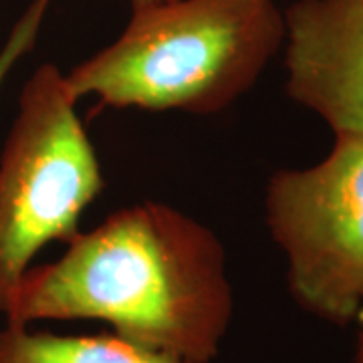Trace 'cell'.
<instances>
[{"label":"cell","instance_id":"6da1fadb","mask_svg":"<svg viewBox=\"0 0 363 363\" xmlns=\"http://www.w3.org/2000/svg\"><path fill=\"white\" fill-rule=\"evenodd\" d=\"M226 250L206 224L143 200L77 233L16 285L6 323L104 321L119 337L186 363H210L233 321Z\"/></svg>","mask_w":363,"mask_h":363},{"label":"cell","instance_id":"8992f818","mask_svg":"<svg viewBox=\"0 0 363 363\" xmlns=\"http://www.w3.org/2000/svg\"><path fill=\"white\" fill-rule=\"evenodd\" d=\"M0 363H186L145 350L116 333L57 335L6 323L0 329Z\"/></svg>","mask_w":363,"mask_h":363},{"label":"cell","instance_id":"ba28073f","mask_svg":"<svg viewBox=\"0 0 363 363\" xmlns=\"http://www.w3.org/2000/svg\"><path fill=\"white\" fill-rule=\"evenodd\" d=\"M355 321L359 325V337H357V363H363V307L355 315Z\"/></svg>","mask_w":363,"mask_h":363},{"label":"cell","instance_id":"52a82bcc","mask_svg":"<svg viewBox=\"0 0 363 363\" xmlns=\"http://www.w3.org/2000/svg\"><path fill=\"white\" fill-rule=\"evenodd\" d=\"M51 2L52 0H33L13 26L9 39L0 51V89L11 75V71L18 65V61L35 47Z\"/></svg>","mask_w":363,"mask_h":363},{"label":"cell","instance_id":"277c9868","mask_svg":"<svg viewBox=\"0 0 363 363\" xmlns=\"http://www.w3.org/2000/svg\"><path fill=\"white\" fill-rule=\"evenodd\" d=\"M267 226L286 257L298 305L337 325L363 307V138L335 135L315 166L279 169L264 192Z\"/></svg>","mask_w":363,"mask_h":363},{"label":"cell","instance_id":"3957f363","mask_svg":"<svg viewBox=\"0 0 363 363\" xmlns=\"http://www.w3.org/2000/svg\"><path fill=\"white\" fill-rule=\"evenodd\" d=\"M55 63L26 79L0 152V313L43 248L69 242L104 192L101 162Z\"/></svg>","mask_w":363,"mask_h":363},{"label":"cell","instance_id":"7a4b0ae2","mask_svg":"<svg viewBox=\"0 0 363 363\" xmlns=\"http://www.w3.org/2000/svg\"><path fill=\"white\" fill-rule=\"evenodd\" d=\"M283 45L277 0H168L133 9L119 37L65 79L79 101L212 116L247 95Z\"/></svg>","mask_w":363,"mask_h":363},{"label":"cell","instance_id":"5b68a950","mask_svg":"<svg viewBox=\"0 0 363 363\" xmlns=\"http://www.w3.org/2000/svg\"><path fill=\"white\" fill-rule=\"evenodd\" d=\"M286 93L335 135L363 138V0H295L285 11Z\"/></svg>","mask_w":363,"mask_h":363},{"label":"cell","instance_id":"9c48e42d","mask_svg":"<svg viewBox=\"0 0 363 363\" xmlns=\"http://www.w3.org/2000/svg\"><path fill=\"white\" fill-rule=\"evenodd\" d=\"M131 9H143V6H152V4H160V2H168V0H130Z\"/></svg>","mask_w":363,"mask_h":363}]
</instances>
